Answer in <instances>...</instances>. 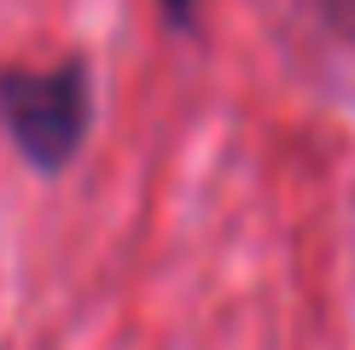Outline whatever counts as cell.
<instances>
[{"mask_svg": "<svg viewBox=\"0 0 355 350\" xmlns=\"http://www.w3.org/2000/svg\"><path fill=\"white\" fill-rule=\"evenodd\" d=\"M87 123H94V82H87L82 58H64L47 70H0V128L12 135V146L35 175H58L76 164Z\"/></svg>", "mask_w": 355, "mask_h": 350, "instance_id": "1", "label": "cell"}, {"mask_svg": "<svg viewBox=\"0 0 355 350\" xmlns=\"http://www.w3.org/2000/svg\"><path fill=\"white\" fill-rule=\"evenodd\" d=\"M157 6L169 12V24H175V29H187L192 18H198V0H157Z\"/></svg>", "mask_w": 355, "mask_h": 350, "instance_id": "3", "label": "cell"}, {"mask_svg": "<svg viewBox=\"0 0 355 350\" xmlns=\"http://www.w3.org/2000/svg\"><path fill=\"white\" fill-rule=\"evenodd\" d=\"M309 12L338 35H355V0H309Z\"/></svg>", "mask_w": 355, "mask_h": 350, "instance_id": "2", "label": "cell"}]
</instances>
